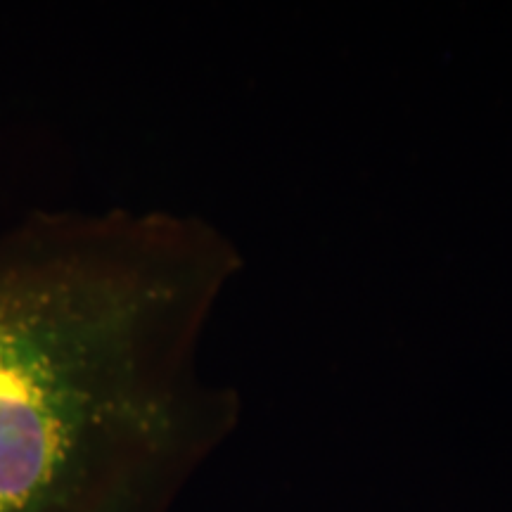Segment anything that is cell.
Instances as JSON below:
<instances>
[{
    "label": "cell",
    "mask_w": 512,
    "mask_h": 512,
    "mask_svg": "<svg viewBox=\"0 0 512 512\" xmlns=\"http://www.w3.org/2000/svg\"><path fill=\"white\" fill-rule=\"evenodd\" d=\"M214 240L34 211L0 233V512H162L207 430L192 354Z\"/></svg>",
    "instance_id": "obj_1"
}]
</instances>
